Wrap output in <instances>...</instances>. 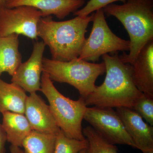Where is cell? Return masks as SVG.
Masks as SVG:
<instances>
[{
    "mask_svg": "<svg viewBox=\"0 0 153 153\" xmlns=\"http://www.w3.org/2000/svg\"><path fill=\"white\" fill-rule=\"evenodd\" d=\"M46 45L43 41L35 42L33 52L26 62L22 63L12 76L11 81L32 93L40 90L43 59Z\"/></svg>",
    "mask_w": 153,
    "mask_h": 153,
    "instance_id": "obj_9",
    "label": "cell"
},
{
    "mask_svg": "<svg viewBox=\"0 0 153 153\" xmlns=\"http://www.w3.org/2000/svg\"><path fill=\"white\" fill-rule=\"evenodd\" d=\"M1 124L7 134V141L11 145L22 147V143L32 131L25 114L4 111Z\"/></svg>",
    "mask_w": 153,
    "mask_h": 153,
    "instance_id": "obj_14",
    "label": "cell"
},
{
    "mask_svg": "<svg viewBox=\"0 0 153 153\" xmlns=\"http://www.w3.org/2000/svg\"><path fill=\"white\" fill-rule=\"evenodd\" d=\"M94 16L92 13L62 22L54 21L52 16L40 19L38 36L49 47L52 60L66 62L78 58L86 39L88 26Z\"/></svg>",
    "mask_w": 153,
    "mask_h": 153,
    "instance_id": "obj_2",
    "label": "cell"
},
{
    "mask_svg": "<svg viewBox=\"0 0 153 153\" xmlns=\"http://www.w3.org/2000/svg\"><path fill=\"white\" fill-rule=\"evenodd\" d=\"M10 153H25L20 147L13 145H11L10 146Z\"/></svg>",
    "mask_w": 153,
    "mask_h": 153,
    "instance_id": "obj_23",
    "label": "cell"
},
{
    "mask_svg": "<svg viewBox=\"0 0 153 153\" xmlns=\"http://www.w3.org/2000/svg\"><path fill=\"white\" fill-rule=\"evenodd\" d=\"M85 151H86V149H85L82 150L80 151L78 153H85Z\"/></svg>",
    "mask_w": 153,
    "mask_h": 153,
    "instance_id": "obj_25",
    "label": "cell"
},
{
    "mask_svg": "<svg viewBox=\"0 0 153 153\" xmlns=\"http://www.w3.org/2000/svg\"><path fill=\"white\" fill-rule=\"evenodd\" d=\"M6 0H0V8L6 7Z\"/></svg>",
    "mask_w": 153,
    "mask_h": 153,
    "instance_id": "obj_24",
    "label": "cell"
},
{
    "mask_svg": "<svg viewBox=\"0 0 153 153\" xmlns=\"http://www.w3.org/2000/svg\"><path fill=\"white\" fill-rule=\"evenodd\" d=\"M7 141V134L0 123V153H6L5 144Z\"/></svg>",
    "mask_w": 153,
    "mask_h": 153,
    "instance_id": "obj_22",
    "label": "cell"
},
{
    "mask_svg": "<svg viewBox=\"0 0 153 153\" xmlns=\"http://www.w3.org/2000/svg\"><path fill=\"white\" fill-rule=\"evenodd\" d=\"M84 119L110 143L128 145L136 149L120 117L113 108L87 107Z\"/></svg>",
    "mask_w": 153,
    "mask_h": 153,
    "instance_id": "obj_7",
    "label": "cell"
},
{
    "mask_svg": "<svg viewBox=\"0 0 153 153\" xmlns=\"http://www.w3.org/2000/svg\"><path fill=\"white\" fill-rule=\"evenodd\" d=\"M145 153H153V151H149V152H147Z\"/></svg>",
    "mask_w": 153,
    "mask_h": 153,
    "instance_id": "obj_26",
    "label": "cell"
},
{
    "mask_svg": "<svg viewBox=\"0 0 153 153\" xmlns=\"http://www.w3.org/2000/svg\"><path fill=\"white\" fill-rule=\"evenodd\" d=\"M102 9L107 16L118 19L127 31L129 53L120 57L124 63L131 64L143 47L153 40V0H128L123 4L112 3Z\"/></svg>",
    "mask_w": 153,
    "mask_h": 153,
    "instance_id": "obj_3",
    "label": "cell"
},
{
    "mask_svg": "<svg viewBox=\"0 0 153 153\" xmlns=\"http://www.w3.org/2000/svg\"><path fill=\"white\" fill-rule=\"evenodd\" d=\"M82 132L88 141L85 153H119L117 146L108 143L91 126L84 128Z\"/></svg>",
    "mask_w": 153,
    "mask_h": 153,
    "instance_id": "obj_18",
    "label": "cell"
},
{
    "mask_svg": "<svg viewBox=\"0 0 153 153\" xmlns=\"http://www.w3.org/2000/svg\"><path fill=\"white\" fill-rule=\"evenodd\" d=\"M25 114L32 130L55 135L60 131L49 105L36 92L30 93L27 96Z\"/></svg>",
    "mask_w": 153,
    "mask_h": 153,
    "instance_id": "obj_11",
    "label": "cell"
},
{
    "mask_svg": "<svg viewBox=\"0 0 153 153\" xmlns=\"http://www.w3.org/2000/svg\"><path fill=\"white\" fill-rule=\"evenodd\" d=\"M106 68L104 82L96 86L94 90L85 99V104L99 107L118 108L132 109L143 93L134 84L130 64L124 63L117 52L114 55H102Z\"/></svg>",
    "mask_w": 153,
    "mask_h": 153,
    "instance_id": "obj_1",
    "label": "cell"
},
{
    "mask_svg": "<svg viewBox=\"0 0 153 153\" xmlns=\"http://www.w3.org/2000/svg\"><path fill=\"white\" fill-rule=\"evenodd\" d=\"M19 45L17 34L0 37V78L4 72L13 76L22 63Z\"/></svg>",
    "mask_w": 153,
    "mask_h": 153,
    "instance_id": "obj_15",
    "label": "cell"
},
{
    "mask_svg": "<svg viewBox=\"0 0 153 153\" xmlns=\"http://www.w3.org/2000/svg\"><path fill=\"white\" fill-rule=\"evenodd\" d=\"M56 135L32 131L22 143L25 153H53Z\"/></svg>",
    "mask_w": 153,
    "mask_h": 153,
    "instance_id": "obj_17",
    "label": "cell"
},
{
    "mask_svg": "<svg viewBox=\"0 0 153 153\" xmlns=\"http://www.w3.org/2000/svg\"><path fill=\"white\" fill-rule=\"evenodd\" d=\"M16 83H7L0 78V112L10 111L25 114L28 96Z\"/></svg>",
    "mask_w": 153,
    "mask_h": 153,
    "instance_id": "obj_16",
    "label": "cell"
},
{
    "mask_svg": "<svg viewBox=\"0 0 153 153\" xmlns=\"http://www.w3.org/2000/svg\"><path fill=\"white\" fill-rule=\"evenodd\" d=\"M87 140H79L66 137L60 130L56 135L53 153H78L87 149Z\"/></svg>",
    "mask_w": 153,
    "mask_h": 153,
    "instance_id": "obj_19",
    "label": "cell"
},
{
    "mask_svg": "<svg viewBox=\"0 0 153 153\" xmlns=\"http://www.w3.org/2000/svg\"><path fill=\"white\" fill-rule=\"evenodd\" d=\"M47 97L57 125L66 137L83 140L82 122L87 106L80 97L77 100L66 97L58 91L46 72L43 71L40 90Z\"/></svg>",
    "mask_w": 153,
    "mask_h": 153,
    "instance_id": "obj_4",
    "label": "cell"
},
{
    "mask_svg": "<svg viewBox=\"0 0 153 153\" xmlns=\"http://www.w3.org/2000/svg\"><path fill=\"white\" fill-rule=\"evenodd\" d=\"M92 22L91 32L85 39L78 59L94 63L105 54L129 51L130 42L113 33L107 23L103 9L95 11Z\"/></svg>",
    "mask_w": 153,
    "mask_h": 153,
    "instance_id": "obj_6",
    "label": "cell"
},
{
    "mask_svg": "<svg viewBox=\"0 0 153 153\" xmlns=\"http://www.w3.org/2000/svg\"><path fill=\"white\" fill-rule=\"evenodd\" d=\"M43 71L52 81L74 86L85 99L95 89L99 76L106 71L105 63H91L78 58L66 62L43 57Z\"/></svg>",
    "mask_w": 153,
    "mask_h": 153,
    "instance_id": "obj_5",
    "label": "cell"
},
{
    "mask_svg": "<svg viewBox=\"0 0 153 153\" xmlns=\"http://www.w3.org/2000/svg\"><path fill=\"white\" fill-rule=\"evenodd\" d=\"M128 0H89L83 8L73 13L74 16L85 17L99 9H102L105 6L117 1L125 3Z\"/></svg>",
    "mask_w": 153,
    "mask_h": 153,
    "instance_id": "obj_21",
    "label": "cell"
},
{
    "mask_svg": "<svg viewBox=\"0 0 153 153\" xmlns=\"http://www.w3.org/2000/svg\"><path fill=\"white\" fill-rule=\"evenodd\" d=\"M116 111L126 131L143 153L153 151V126L146 123L142 117L129 108H117Z\"/></svg>",
    "mask_w": 153,
    "mask_h": 153,
    "instance_id": "obj_10",
    "label": "cell"
},
{
    "mask_svg": "<svg viewBox=\"0 0 153 153\" xmlns=\"http://www.w3.org/2000/svg\"><path fill=\"white\" fill-rule=\"evenodd\" d=\"M130 64L134 84L142 93L153 97V40L143 47Z\"/></svg>",
    "mask_w": 153,
    "mask_h": 153,
    "instance_id": "obj_12",
    "label": "cell"
},
{
    "mask_svg": "<svg viewBox=\"0 0 153 153\" xmlns=\"http://www.w3.org/2000/svg\"><path fill=\"white\" fill-rule=\"evenodd\" d=\"M132 109L150 125L153 126V97L143 94L134 105Z\"/></svg>",
    "mask_w": 153,
    "mask_h": 153,
    "instance_id": "obj_20",
    "label": "cell"
},
{
    "mask_svg": "<svg viewBox=\"0 0 153 153\" xmlns=\"http://www.w3.org/2000/svg\"><path fill=\"white\" fill-rule=\"evenodd\" d=\"M84 1H87V0H84Z\"/></svg>",
    "mask_w": 153,
    "mask_h": 153,
    "instance_id": "obj_27",
    "label": "cell"
},
{
    "mask_svg": "<svg viewBox=\"0 0 153 153\" xmlns=\"http://www.w3.org/2000/svg\"><path fill=\"white\" fill-rule=\"evenodd\" d=\"M85 3L84 0H6L5 5L8 8L31 6L41 11L42 18L53 15L62 20L79 10Z\"/></svg>",
    "mask_w": 153,
    "mask_h": 153,
    "instance_id": "obj_13",
    "label": "cell"
},
{
    "mask_svg": "<svg viewBox=\"0 0 153 153\" xmlns=\"http://www.w3.org/2000/svg\"><path fill=\"white\" fill-rule=\"evenodd\" d=\"M42 13L33 7L21 6L0 8V37L12 35H22L38 40L37 27L42 18Z\"/></svg>",
    "mask_w": 153,
    "mask_h": 153,
    "instance_id": "obj_8",
    "label": "cell"
}]
</instances>
